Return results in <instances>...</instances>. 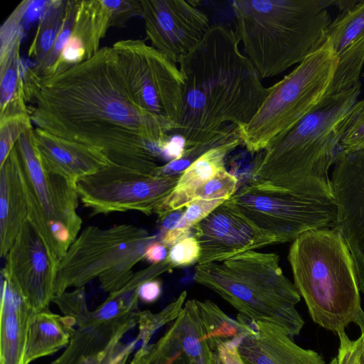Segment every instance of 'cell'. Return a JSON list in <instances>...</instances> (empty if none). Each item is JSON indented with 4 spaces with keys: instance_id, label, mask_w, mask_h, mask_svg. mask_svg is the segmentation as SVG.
<instances>
[{
    "instance_id": "48",
    "label": "cell",
    "mask_w": 364,
    "mask_h": 364,
    "mask_svg": "<svg viewBox=\"0 0 364 364\" xmlns=\"http://www.w3.org/2000/svg\"><path fill=\"white\" fill-rule=\"evenodd\" d=\"M213 364H218V363H216V361L214 360V358H213Z\"/></svg>"
},
{
    "instance_id": "11",
    "label": "cell",
    "mask_w": 364,
    "mask_h": 364,
    "mask_svg": "<svg viewBox=\"0 0 364 364\" xmlns=\"http://www.w3.org/2000/svg\"><path fill=\"white\" fill-rule=\"evenodd\" d=\"M156 240V235L133 225L87 226L57 264L54 296L72 287H84Z\"/></svg>"
},
{
    "instance_id": "37",
    "label": "cell",
    "mask_w": 364,
    "mask_h": 364,
    "mask_svg": "<svg viewBox=\"0 0 364 364\" xmlns=\"http://www.w3.org/2000/svg\"><path fill=\"white\" fill-rule=\"evenodd\" d=\"M200 254V247L197 239L190 236L171 247L166 259L174 269L198 263Z\"/></svg>"
},
{
    "instance_id": "6",
    "label": "cell",
    "mask_w": 364,
    "mask_h": 364,
    "mask_svg": "<svg viewBox=\"0 0 364 364\" xmlns=\"http://www.w3.org/2000/svg\"><path fill=\"white\" fill-rule=\"evenodd\" d=\"M193 279L251 321L279 326L291 337L304 325L296 308L301 296L275 253L250 250L222 262L197 264Z\"/></svg>"
},
{
    "instance_id": "31",
    "label": "cell",
    "mask_w": 364,
    "mask_h": 364,
    "mask_svg": "<svg viewBox=\"0 0 364 364\" xmlns=\"http://www.w3.org/2000/svg\"><path fill=\"white\" fill-rule=\"evenodd\" d=\"M187 296L186 291L158 313L149 311L138 312L139 332L136 339L140 347L149 345L153 335L163 326L173 322L180 314Z\"/></svg>"
},
{
    "instance_id": "29",
    "label": "cell",
    "mask_w": 364,
    "mask_h": 364,
    "mask_svg": "<svg viewBox=\"0 0 364 364\" xmlns=\"http://www.w3.org/2000/svg\"><path fill=\"white\" fill-rule=\"evenodd\" d=\"M337 55V67L324 97L346 91L360 83L364 65V38L351 43Z\"/></svg>"
},
{
    "instance_id": "32",
    "label": "cell",
    "mask_w": 364,
    "mask_h": 364,
    "mask_svg": "<svg viewBox=\"0 0 364 364\" xmlns=\"http://www.w3.org/2000/svg\"><path fill=\"white\" fill-rule=\"evenodd\" d=\"M78 1L66 0L63 23L51 50L41 62L31 68L38 76L47 75L70 39L73 29Z\"/></svg>"
},
{
    "instance_id": "27",
    "label": "cell",
    "mask_w": 364,
    "mask_h": 364,
    "mask_svg": "<svg viewBox=\"0 0 364 364\" xmlns=\"http://www.w3.org/2000/svg\"><path fill=\"white\" fill-rule=\"evenodd\" d=\"M364 38V0H356L347 9L340 12L328 27V39L337 54L351 43Z\"/></svg>"
},
{
    "instance_id": "46",
    "label": "cell",
    "mask_w": 364,
    "mask_h": 364,
    "mask_svg": "<svg viewBox=\"0 0 364 364\" xmlns=\"http://www.w3.org/2000/svg\"><path fill=\"white\" fill-rule=\"evenodd\" d=\"M356 0H339L335 1L334 4L338 8L340 12L347 9L355 3Z\"/></svg>"
},
{
    "instance_id": "13",
    "label": "cell",
    "mask_w": 364,
    "mask_h": 364,
    "mask_svg": "<svg viewBox=\"0 0 364 364\" xmlns=\"http://www.w3.org/2000/svg\"><path fill=\"white\" fill-rule=\"evenodd\" d=\"M231 198L250 219L274 235L278 243L294 241L309 230L333 228L336 222L335 200L266 193L247 184Z\"/></svg>"
},
{
    "instance_id": "20",
    "label": "cell",
    "mask_w": 364,
    "mask_h": 364,
    "mask_svg": "<svg viewBox=\"0 0 364 364\" xmlns=\"http://www.w3.org/2000/svg\"><path fill=\"white\" fill-rule=\"evenodd\" d=\"M34 136L44 167L70 181H77L111 164L100 150L36 127Z\"/></svg>"
},
{
    "instance_id": "34",
    "label": "cell",
    "mask_w": 364,
    "mask_h": 364,
    "mask_svg": "<svg viewBox=\"0 0 364 364\" xmlns=\"http://www.w3.org/2000/svg\"><path fill=\"white\" fill-rule=\"evenodd\" d=\"M364 149V98L353 106L348 124L339 144L338 153ZM338 155V154H337Z\"/></svg>"
},
{
    "instance_id": "15",
    "label": "cell",
    "mask_w": 364,
    "mask_h": 364,
    "mask_svg": "<svg viewBox=\"0 0 364 364\" xmlns=\"http://www.w3.org/2000/svg\"><path fill=\"white\" fill-rule=\"evenodd\" d=\"M193 231L200 247L198 264L222 262L278 243L274 235L250 219L232 198L196 224Z\"/></svg>"
},
{
    "instance_id": "21",
    "label": "cell",
    "mask_w": 364,
    "mask_h": 364,
    "mask_svg": "<svg viewBox=\"0 0 364 364\" xmlns=\"http://www.w3.org/2000/svg\"><path fill=\"white\" fill-rule=\"evenodd\" d=\"M28 209L21 164L15 147L0 166V255L5 257L28 220Z\"/></svg>"
},
{
    "instance_id": "7",
    "label": "cell",
    "mask_w": 364,
    "mask_h": 364,
    "mask_svg": "<svg viewBox=\"0 0 364 364\" xmlns=\"http://www.w3.org/2000/svg\"><path fill=\"white\" fill-rule=\"evenodd\" d=\"M338 62L336 52L326 38L289 74L269 87L251 121L237 127L247 151H262L313 110L326 95Z\"/></svg>"
},
{
    "instance_id": "49",
    "label": "cell",
    "mask_w": 364,
    "mask_h": 364,
    "mask_svg": "<svg viewBox=\"0 0 364 364\" xmlns=\"http://www.w3.org/2000/svg\"><path fill=\"white\" fill-rule=\"evenodd\" d=\"M362 76L364 77V73L362 74Z\"/></svg>"
},
{
    "instance_id": "24",
    "label": "cell",
    "mask_w": 364,
    "mask_h": 364,
    "mask_svg": "<svg viewBox=\"0 0 364 364\" xmlns=\"http://www.w3.org/2000/svg\"><path fill=\"white\" fill-rule=\"evenodd\" d=\"M76 328L77 321L73 317L56 314L49 309L35 312L28 324L24 364L66 347Z\"/></svg>"
},
{
    "instance_id": "45",
    "label": "cell",
    "mask_w": 364,
    "mask_h": 364,
    "mask_svg": "<svg viewBox=\"0 0 364 364\" xmlns=\"http://www.w3.org/2000/svg\"><path fill=\"white\" fill-rule=\"evenodd\" d=\"M183 209L173 210L159 219L162 233L177 228L184 213Z\"/></svg>"
},
{
    "instance_id": "18",
    "label": "cell",
    "mask_w": 364,
    "mask_h": 364,
    "mask_svg": "<svg viewBox=\"0 0 364 364\" xmlns=\"http://www.w3.org/2000/svg\"><path fill=\"white\" fill-rule=\"evenodd\" d=\"M137 325V314L77 326L63 353L49 364H111L124 347L122 339Z\"/></svg>"
},
{
    "instance_id": "33",
    "label": "cell",
    "mask_w": 364,
    "mask_h": 364,
    "mask_svg": "<svg viewBox=\"0 0 364 364\" xmlns=\"http://www.w3.org/2000/svg\"><path fill=\"white\" fill-rule=\"evenodd\" d=\"M237 178L223 169L197 188L193 192L190 202L196 199L228 200L237 192Z\"/></svg>"
},
{
    "instance_id": "41",
    "label": "cell",
    "mask_w": 364,
    "mask_h": 364,
    "mask_svg": "<svg viewBox=\"0 0 364 364\" xmlns=\"http://www.w3.org/2000/svg\"><path fill=\"white\" fill-rule=\"evenodd\" d=\"M243 331L235 336L217 341L213 358L218 364H244L238 349Z\"/></svg>"
},
{
    "instance_id": "2",
    "label": "cell",
    "mask_w": 364,
    "mask_h": 364,
    "mask_svg": "<svg viewBox=\"0 0 364 364\" xmlns=\"http://www.w3.org/2000/svg\"><path fill=\"white\" fill-rule=\"evenodd\" d=\"M232 28L211 26L200 43L179 61L184 78L179 117L171 134L183 149L205 142L226 126L249 123L268 95L240 49Z\"/></svg>"
},
{
    "instance_id": "1",
    "label": "cell",
    "mask_w": 364,
    "mask_h": 364,
    "mask_svg": "<svg viewBox=\"0 0 364 364\" xmlns=\"http://www.w3.org/2000/svg\"><path fill=\"white\" fill-rule=\"evenodd\" d=\"M36 127L102 151L112 164L157 174L170 129L133 100L113 47L52 75L23 73Z\"/></svg>"
},
{
    "instance_id": "17",
    "label": "cell",
    "mask_w": 364,
    "mask_h": 364,
    "mask_svg": "<svg viewBox=\"0 0 364 364\" xmlns=\"http://www.w3.org/2000/svg\"><path fill=\"white\" fill-rule=\"evenodd\" d=\"M331 181L337 208L335 228L350 252L364 294V149L338 154Z\"/></svg>"
},
{
    "instance_id": "4",
    "label": "cell",
    "mask_w": 364,
    "mask_h": 364,
    "mask_svg": "<svg viewBox=\"0 0 364 364\" xmlns=\"http://www.w3.org/2000/svg\"><path fill=\"white\" fill-rule=\"evenodd\" d=\"M331 0H235V33L261 79L301 63L325 40Z\"/></svg>"
},
{
    "instance_id": "30",
    "label": "cell",
    "mask_w": 364,
    "mask_h": 364,
    "mask_svg": "<svg viewBox=\"0 0 364 364\" xmlns=\"http://www.w3.org/2000/svg\"><path fill=\"white\" fill-rule=\"evenodd\" d=\"M238 134V128L236 125H228L212 139L193 146L184 148L180 158L160 166L157 175L165 176L181 175L205 152L230 141Z\"/></svg>"
},
{
    "instance_id": "22",
    "label": "cell",
    "mask_w": 364,
    "mask_h": 364,
    "mask_svg": "<svg viewBox=\"0 0 364 364\" xmlns=\"http://www.w3.org/2000/svg\"><path fill=\"white\" fill-rule=\"evenodd\" d=\"M32 311L1 273L0 364H24Z\"/></svg>"
},
{
    "instance_id": "39",
    "label": "cell",
    "mask_w": 364,
    "mask_h": 364,
    "mask_svg": "<svg viewBox=\"0 0 364 364\" xmlns=\"http://www.w3.org/2000/svg\"><path fill=\"white\" fill-rule=\"evenodd\" d=\"M339 338L338 354L329 364H361V355L364 347V335L351 340L346 331L337 334Z\"/></svg>"
},
{
    "instance_id": "16",
    "label": "cell",
    "mask_w": 364,
    "mask_h": 364,
    "mask_svg": "<svg viewBox=\"0 0 364 364\" xmlns=\"http://www.w3.org/2000/svg\"><path fill=\"white\" fill-rule=\"evenodd\" d=\"M1 273L34 312L48 310L54 297L57 263L27 220L9 250Z\"/></svg>"
},
{
    "instance_id": "44",
    "label": "cell",
    "mask_w": 364,
    "mask_h": 364,
    "mask_svg": "<svg viewBox=\"0 0 364 364\" xmlns=\"http://www.w3.org/2000/svg\"><path fill=\"white\" fill-rule=\"evenodd\" d=\"M193 228H176L161 234L160 241L168 248L191 236Z\"/></svg>"
},
{
    "instance_id": "25",
    "label": "cell",
    "mask_w": 364,
    "mask_h": 364,
    "mask_svg": "<svg viewBox=\"0 0 364 364\" xmlns=\"http://www.w3.org/2000/svg\"><path fill=\"white\" fill-rule=\"evenodd\" d=\"M21 43L0 55V119L28 112L21 71Z\"/></svg>"
},
{
    "instance_id": "12",
    "label": "cell",
    "mask_w": 364,
    "mask_h": 364,
    "mask_svg": "<svg viewBox=\"0 0 364 364\" xmlns=\"http://www.w3.org/2000/svg\"><path fill=\"white\" fill-rule=\"evenodd\" d=\"M180 175L158 176L109 164L76 183L91 215L137 211L149 215L175 188Z\"/></svg>"
},
{
    "instance_id": "38",
    "label": "cell",
    "mask_w": 364,
    "mask_h": 364,
    "mask_svg": "<svg viewBox=\"0 0 364 364\" xmlns=\"http://www.w3.org/2000/svg\"><path fill=\"white\" fill-rule=\"evenodd\" d=\"M225 200L223 199H196L192 200L186 205L177 228L192 229Z\"/></svg>"
},
{
    "instance_id": "40",
    "label": "cell",
    "mask_w": 364,
    "mask_h": 364,
    "mask_svg": "<svg viewBox=\"0 0 364 364\" xmlns=\"http://www.w3.org/2000/svg\"><path fill=\"white\" fill-rule=\"evenodd\" d=\"M132 311H136L129 308L121 298L109 295L96 309L90 311L84 324L111 321Z\"/></svg>"
},
{
    "instance_id": "43",
    "label": "cell",
    "mask_w": 364,
    "mask_h": 364,
    "mask_svg": "<svg viewBox=\"0 0 364 364\" xmlns=\"http://www.w3.org/2000/svg\"><path fill=\"white\" fill-rule=\"evenodd\" d=\"M168 254V247L156 240L148 245L144 252V259L151 264H159L166 259Z\"/></svg>"
},
{
    "instance_id": "47",
    "label": "cell",
    "mask_w": 364,
    "mask_h": 364,
    "mask_svg": "<svg viewBox=\"0 0 364 364\" xmlns=\"http://www.w3.org/2000/svg\"><path fill=\"white\" fill-rule=\"evenodd\" d=\"M355 323L359 326L361 333L364 335V311L361 313ZM361 364H364V347L361 355Z\"/></svg>"
},
{
    "instance_id": "28",
    "label": "cell",
    "mask_w": 364,
    "mask_h": 364,
    "mask_svg": "<svg viewBox=\"0 0 364 364\" xmlns=\"http://www.w3.org/2000/svg\"><path fill=\"white\" fill-rule=\"evenodd\" d=\"M66 0H51L40 17L34 37L28 50V55L41 62L51 50L60 31Z\"/></svg>"
},
{
    "instance_id": "10",
    "label": "cell",
    "mask_w": 364,
    "mask_h": 364,
    "mask_svg": "<svg viewBox=\"0 0 364 364\" xmlns=\"http://www.w3.org/2000/svg\"><path fill=\"white\" fill-rule=\"evenodd\" d=\"M116 49L129 92L137 106L172 133L179 117L184 78L176 63L142 40H123Z\"/></svg>"
},
{
    "instance_id": "9",
    "label": "cell",
    "mask_w": 364,
    "mask_h": 364,
    "mask_svg": "<svg viewBox=\"0 0 364 364\" xmlns=\"http://www.w3.org/2000/svg\"><path fill=\"white\" fill-rule=\"evenodd\" d=\"M242 328L240 320L212 301L189 299L163 336L140 347L130 364H213L217 341L237 336Z\"/></svg>"
},
{
    "instance_id": "3",
    "label": "cell",
    "mask_w": 364,
    "mask_h": 364,
    "mask_svg": "<svg viewBox=\"0 0 364 364\" xmlns=\"http://www.w3.org/2000/svg\"><path fill=\"white\" fill-rule=\"evenodd\" d=\"M360 84L324 97L256 160L247 185L255 191L335 200L329 170Z\"/></svg>"
},
{
    "instance_id": "5",
    "label": "cell",
    "mask_w": 364,
    "mask_h": 364,
    "mask_svg": "<svg viewBox=\"0 0 364 364\" xmlns=\"http://www.w3.org/2000/svg\"><path fill=\"white\" fill-rule=\"evenodd\" d=\"M294 284L318 326L339 333L363 311L350 252L333 228L305 232L290 246Z\"/></svg>"
},
{
    "instance_id": "26",
    "label": "cell",
    "mask_w": 364,
    "mask_h": 364,
    "mask_svg": "<svg viewBox=\"0 0 364 364\" xmlns=\"http://www.w3.org/2000/svg\"><path fill=\"white\" fill-rule=\"evenodd\" d=\"M110 28L100 0H79L71 36L84 47L87 59L100 50V43Z\"/></svg>"
},
{
    "instance_id": "23",
    "label": "cell",
    "mask_w": 364,
    "mask_h": 364,
    "mask_svg": "<svg viewBox=\"0 0 364 364\" xmlns=\"http://www.w3.org/2000/svg\"><path fill=\"white\" fill-rule=\"evenodd\" d=\"M240 145L242 142L238 134L230 141L209 149L194 161L180 175L175 188L155 210L159 220L173 210L186 208L193 192L225 169V158Z\"/></svg>"
},
{
    "instance_id": "42",
    "label": "cell",
    "mask_w": 364,
    "mask_h": 364,
    "mask_svg": "<svg viewBox=\"0 0 364 364\" xmlns=\"http://www.w3.org/2000/svg\"><path fill=\"white\" fill-rule=\"evenodd\" d=\"M162 293V284L159 279H154L143 283L139 289V299L146 304L156 302Z\"/></svg>"
},
{
    "instance_id": "35",
    "label": "cell",
    "mask_w": 364,
    "mask_h": 364,
    "mask_svg": "<svg viewBox=\"0 0 364 364\" xmlns=\"http://www.w3.org/2000/svg\"><path fill=\"white\" fill-rule=\"evenodd\" d=\"M31 128L29 112L0 119V166L3 165L21 135Z\"/></svg>"
},
{
    "instance_id": "36",
    "label": "cell",
    "mask_w": 364,
    "mask_h": 364,
    "mask_svg": "<svg viewBox=\"0 0 364 364\" xmlns=\"http://www.w3.org/2000/svg\"><path fill=\"white\" fill-rule=\"evenodd\" d=\"M53 302L63 315L73 317L77 326L83 325L87 320L90 311L87 304L84 287L65 291L53 297Z\"/></svg>"
},
{
    "instance_id": "8",
    "label": "cell",
    "mask_w": 364,
    "mask_h": 364,
    "mask_svg": "<svg viewBox=\"0 0 364 364\" xmlns=\"http://www.w3.org/2000/svg\"><path fill=\"white\" fill-rule=\"evenodd\" d=\"M14 147L21 164L28 203V220L58 264L80 233L82 220L77 209L76 183L47 170L41 161L31 128Z\"/></svg>"
},
{
    "instance_id": "19",
    "label": "cell",
    "mask_w": 364,
    "mask_h": 364,
    "mask_svg": "<svg viewBox=\"0 0 364 364\" xmlns=\"http://www.w3.org/2000/svg\"><path fill=\"white\" fill-rule=\"evenodd\" d=\"M239 345L244 364H326L316 351L298 346L282 328L245 318Z\"/></svg>"
},
{
    "instance_id": "14",
    "label": "cell",
    "mask_w": 364,
    "mask_h": 364,
    "mask_svg": "<svg viewBox=\"0 0 364 364\" xmlns=\"http://www.w3.org/2000/svg\"><path fill=\"white\" fill-rule=\"evenodd\" d=\"M140 1L147 39L175 63L198 46L211 27L198 1Z\"/></svg>"
}]
</instances>
